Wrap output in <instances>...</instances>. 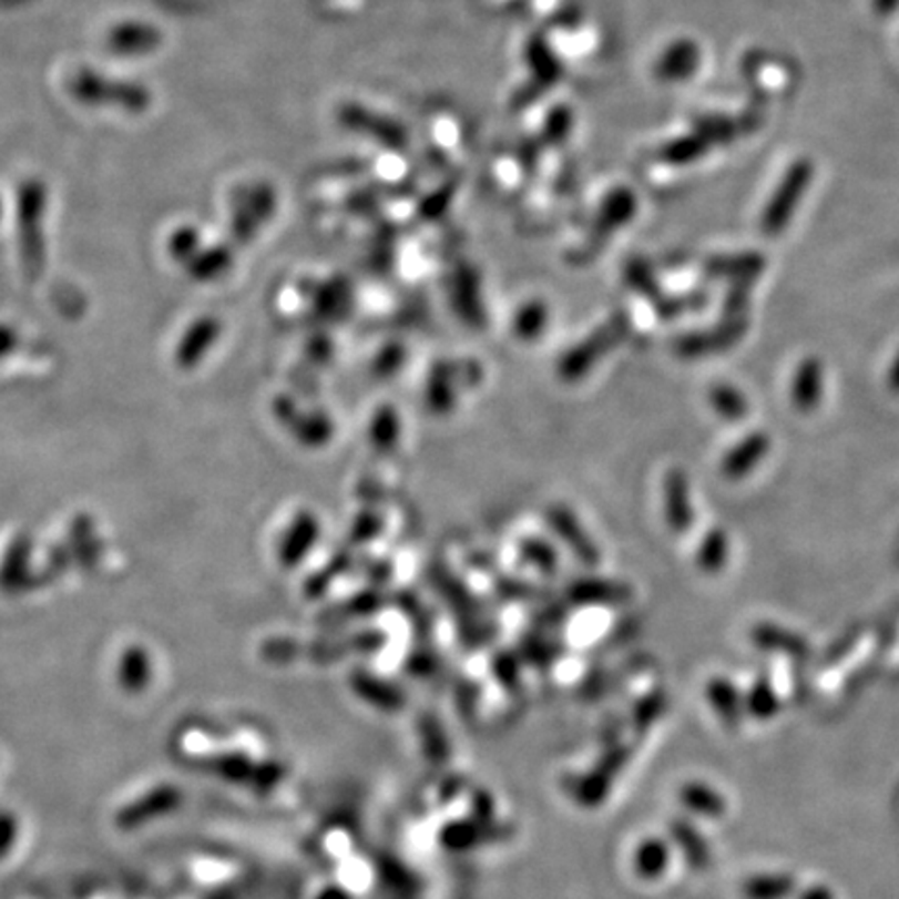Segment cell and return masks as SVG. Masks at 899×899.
<instances>
[{"mask_svg": "<svg viewBox=\"0 0 899 899\" xmlns=\"http://www.w3.org/2000/svg\"><path fill=\"white\" fill-rule=\"evenodd\" d=\"M889 388L899 394V353L896 360H893V365H891V371H889Z\"/></svg>", "mask_w": 899, "mask_h": 899, "instance_id": "obj_11", "label": "cell"}, {"mask_svg": "<svg viewBox=\"0 0 899 899\" xmlns=\"http://www.w3.org/2000/svg\"><path fill=\"white\" fill-rule=\"evenodd\" d=\"M763 269L758 256H737V258H716L711 263V272L721 277H754Z\"/></svg>", "mask_w": 899, "mask_h": 899, "instance_id": "obj_9", "label": "cell"}, {"mask_svg": "<svg viewBox=\"0 0 899 899\" xmlns=\"http://www.w3.org/2000/svg\"><path fill=\"white\" fill-rule=\"evenodd\" d=\"M825 390V369L823 362L815 357L804 358L794 375L791 384V400L794 407L801 412H810L820 405Z\"/></svg>", "mask_w": 899, "mask_h": 899, "instance_id": "obj_4", "label": "cell"}, {"mask_svg": "<svg viewBox=\"0 0 899 899\" xmlns=\"http://www.w3.org/2000/svg\"><path fill=\"white\" fill-rule=\"evenodd\" d=\"M747 300H749V296H747L746 284L731 289L727 300H725V319H742L744 310L747 308Z\"/></svg>", "mask_w": 899, "mask_h": 899, "instance_id": "obj_10", "label": "cell"}, {"mask_svg": "<svg viewBox=\"0 0 899 899\" xmlns=\"http://www.w3.org/2000/svg\"><path fill=\"white\" fill-rule=\"evenodd\" d=\"M768 448H770V440H768V436H764L763 431L747 436L746 440L739 441L723 460V473L729 479L746 477L766 457Z\"/></svg>", "mask_w": 899, "mask_h": 899, "instance_id": "obj_5", "label": "cell"}, {"mask_svg": "<svg viewBox=\"0 0 899 899\" xmlns=\"http://www.w3.org/2000/svg\"><path fill=\"white\" fill-rule=\"evenodd\" d=\"M664 498H666V519L675 531H687L694 521V510L689 502L687 479L681 471H671L664 479Z\"/></svg>", "mask_w": 899, "mask_h": 899, "instance_id": "obj_6", "label": "cell"}, {"mask_svg": "<svg viewBox=\"0 0 899 899\" xmlns=\"http://www.w3.org/2000/svg\"><path fill=\"white\" fill-rule=\"evenodd\" d=\"M69 92L90 106H115L130 113H142L151 104V92L137 82L118 80L94 69H78L69 80Z\"/></svg>", "mask_w": 899, "mask_h": 899, "instance_id": "obj_1", "label": "cell"}, {"mask_svg": "<svg viewBox=\"0 0 899 899\" xmlns=\"http://www.w3.org/2000/svg\"><path fill=\"white\" fill-rule=\"evenodd\" d=\"M727 554H729V542H727L725 531L713 529L699 545L697 564L704 573H718V571H723V566L727 562Z\"/></svg>", "mask_w": 899, "mask_h": 899, "instance_id": "obj_7", "label": "cell"}, {"mask_svg": "<svg viewBox=\"0 0 899 899\" xmlns=\"http://www.w3.org/2000/svg\"><path fill=\"white\" fill-rule=\"evenodd\" d=\"M106 44L115 54L142 57L151 54L163 44V34L146 21H123L113 25L106 35Z\"/></svg>", "mask_w": 899, "mask_h": 899, "instance_id": "obj_3", "label": "cell"}, {"mask_svg": "<svg viewBox=\"0 0 899 899\" xmlns=\"http://www.w3.org/2000/svg\"><path fill=\"white\" fill-rule=\"evenodd\" d=\"M747 321L742 319H725L718 327H713L708 331H699L685 336L677 341V353L681 357L697 358L718 355L733 348L737 341L746 336Z\"/></svg>", "mask_w": 899, "mask_h": 899, "instance_id": "obj_2", "label": "cell"}, {"mask_svg": "<svg viewBox=\"0 0 899 899\" xmlns=\"http://www.w3.org/2000/svg\"><path fill=\"white\" fill-rule=\"evenodd\" d=\"M711 405L727 421H742L747 415L746 398L731 386H714Z\"/></svg>", "mask_w": 899, "mask_h": 899, "instance_id": "obj_8", "label": "cell"}]
</instances>
